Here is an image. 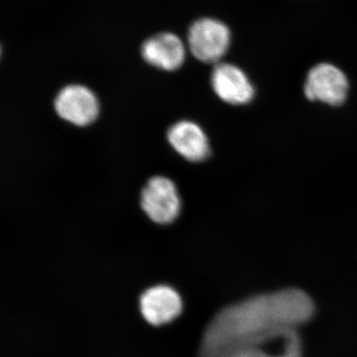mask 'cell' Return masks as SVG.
Listing matches in <instances>:
<instances>
[{
	"label": "cell",
	"instance_id": "obj_1",
	"mask_svg": "<svg viewBox=\"0 0 357 357\" xmlns=\"http://www.w3.org/2000/svg\"><path fill=\"white\" fill-rule=\"evenodd\" d=\"M314 314V302L299 289L248 298L213 317L202 337L199 357L229 356L270 333L304 325Z\"/></svg>",
	"mask_w": 357,
	"mask_h": 357
},
{
	"label": "cell",
	"instance_id": "obj_2",
	"mask_svg": "<svg viewBox=\"0 0 357 357\" xmlns=\"http://www.w3.org/2000/svg\"><path fill=\"white\" fill-rule=\"evenodd\" d=\"M231 32L222 21L202 18L192 23L188 33V46L195 58L218 64L229 51Z\"/></svg>",
	"mask_w": 357,
	"mask_h": 357
},
{
	"label": "cell",
	"instance_id": "obj_3",
	"mask_svg": "<svg viewBox=\"0 0 357 357\" xmlns=\"http://www.w3.org/2000/svg\"><path fill=\"white\" fill-rule=\"evenodd\" d=\"M349 83L344 72L330 63H321L307 73L304 93L311 102L340 107L349 95Z\"/></svg>",
	"mask_w": 357,
	"mask_h": 357
},
{
	"label": "cell",
	"instance_id": "obj_4",
	"mask_svg": "<svg viewBox=\"0 0 357 357\" xmlns=\"http://www.w3.org/2000/svg\"><path fill=\"white\" fill-rule=\"evenodd\" d=\"M181 206L177 187L163 176L150 178L141 194V208L150 220L159 225L173 222L180 215Z\"/></svg>",
	"mask_w": 357,
	"mask_h": 357
},
{
	"label": "cell",
	"instance_id": "obj_5",
	"mask_svg": "<svg viewBox=\"0 0 357 357\" xmlns=\"http://www.w3.org/2000/svg\"><path fill=\"white\" fill-rule=\"evenodd\" d=\"M55 109L64 121L77 126H86L98 119L100 102L86 86L70 84L58 93Z\"/></svg>",
	"mask_w": 357,
	"mask_h": 357
},
{
	"label": "cell",
	"instance_id": "obj_6",
	"mask_svg": "<svg viewBox=\"0 0 357 357\" xmlns=\"http://www.w3.org/2000/svg\"><path fill=\"white\" fill-rule=\"evenodd\" d=\"M211 86L218 98L229 105H246L255 98V88L245 73L229 63L215 65L211 74Z\"/></svg>",
	"mask_w": 357,
	"mask_h": 357
},
{
	"label": "cell",
	"instance_id": "obj_7",
	"mask_svg": "<svg viewBox=\"0 0 357 357\" xmlns=\"http://www.w3.org/2000/svg\"><path fill=\"white\" fill-rule=\"evenodd\" d=\"M140 311L143 318L152 326H163L180 316L182 298L170 286L157 285L141 295Z\"/></svg>",
	"mask_w": 357,
	"mask_h": 357
},
{
	"label": "cell",
	"instance_id": "obj_8",
	"mask_svg": "<svg viewBox=\"0 0 357 357\" xmlns=\"http://www.w3.org/2000/svg\"><path fill=\"white\" fill-rule=\"evenodd\" d=\"M141 54L148 64L172 72L184 64L185 46L174 33H158L143 43Z\"/></svg>",
	"mask_w": 357,
	"mask_h": 357
},
{
	"label": "cell",
	"instance_id": "obj_9",
	"mask_svg": "<svg viewBox=\"0 0 357 357\" xmlns=\"http://www.w3.org/2000/svg\"><path fill=\"white\" fill-rule=\"evenodd\" d=\"M227 357H302V342L296 328H284Z\"/></svg>",
	"mask_w": 357,
	"mask_h": 357
},
{
	"label": "cell",
	"instance_id": "obj_10",
	"mask_svg": "<svg viewBox=\"0 0 357 357\" xmlns=\"http://www.w3.org/2000/svg\"><path fill=\"white\" fill-rule=\"evenodd\" d=\"M168 140L175 151L189 161H203L210 155L208 137L195 122L183 121L174 124L169 129Z\"/></svg>",
	"mask_w": 357,
	"mask_h": 357
},
{
	"label": "cell",
	"instance_id": "obj_11",
	"mask_svg": "<svg viewBox=\"0 0 357 357\" xmlns=\"http://www.w3.org/2000/svg\"><path fill=\"white\" fill-rule=\"evenodd\" d=\"M0 55H1V48H0Z\"/></svg>",
	"mask_w": 357,
	"mask_h": 357
}]
</instances>
